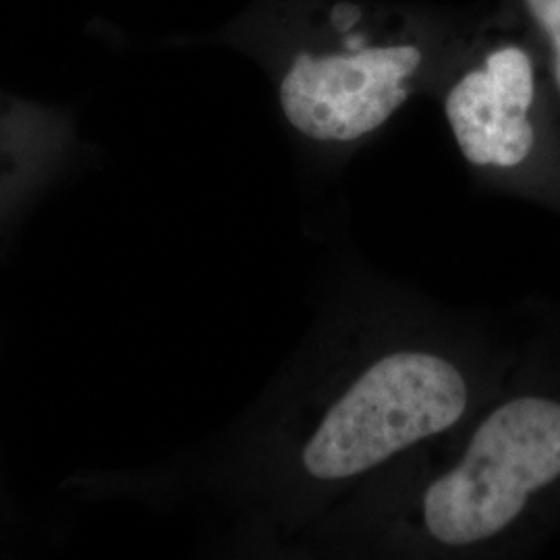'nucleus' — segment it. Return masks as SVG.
Here are the masks:
<instances>
[{"mask_svg":"<svg viewBox=\"0 0 560 560\" xmlns=\"http://www.w3.org/2000/svg\"><path fill=\"white\" fill-rule=\"evenodd\" d=\"M287 59L279 78L282 117L324 156H347L374 138L418 92L425 40L399 13L339 2Z\"/></svg>","mask_w":560,"mask_h":560,"instance_id":"obj_3","label":"nucleus"},{"mask_svg":"<svg viewBox=\"0 0 560 560\" xmlns=\"http://www.w3.org/2000/svg\"><path fill=\"white\" fill-rule=\"evenodd\" d=\"M529 15L540 25L555 52V78L560 90V0H525Z\"/></svg>","mask_w":560,"mask_h":560,"instance_id":"obj_6","label":"nucleus"},{"mask_svg":"<svg viewBox=\"0 0 560 560\" xmlns=\"http://www.w3.org/2000/svg\"><path fill=\"white\" fill-rule=\"evenodd\" d=\"M560 481V400H486L444 441L342 502L289 557L469 559Z\"/></svg>","mask_w":560,"mask_h":560,"instance_id":"obj_2","label":"nucleus"},{"mask_svg":"<svg viewBox=\"0 0 560 560\" xmlns=\"http://www.w3.org/2000/svg\"><path fill=\"white\" fill-rule=\"evenodd\" d=\"M490 395L469 312L351 268L212 465L247 546L282 557L328 513L444 441Z\"/></svg>","mask_w":560,"mask_h":560,"instance_id":"obj_1","label":"nucleus"},{"mask_svg":"<svg viewBox=\"0 0 560 560\" xmlns=\"http://www.w3.org/2000/svg\"><path fill=\"white\" fill-rule=\"evenodd\" d=\"M73 141L65 110L0 90V235L57 177Z\"/></svg>","mask_w":560,"mask_h":560,"instance_id":"obj_5","label":"nucleus"},{"mask_svg":"<svg viewBox=\"0 0 560 560\" xmlns=\"http://www.w3.org/2000/svg\"><path fill=\"white\" fill-rule=\"evenodd\" d=\"M536 65L520 44H494L460 65L442 92L460 159L481 175L520 171L536 152Z\"/></svg>","mask_w":560,"mask_h":560,"instance_id":"obj_4","label":"nucleus"}]
</instances>
